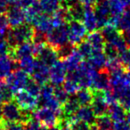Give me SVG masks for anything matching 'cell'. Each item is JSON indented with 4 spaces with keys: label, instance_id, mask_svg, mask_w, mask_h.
Wrapping results in <instances>:
<instances>
[{
    "label": "cell",
    "instance_id": "obj_38",
    "mask_svg": "<svg viewBox=\"0 0 130 130\" xmlns=\"http://www.w3.org/2000/svg\"><path fill=\"white\" fill-rule=\"evenodd\" d=\"M119 60L122 67L128 72H130V49H126L119 54Z\"/></svg>",
    "mask_w": 130,
    "mask_h": 130
},
{
    "label": "cell",
    "instance_id": "obj_6",
    "mask_svg": "<svg viewBox=\"0 0 130 130\" xmlns=\"http://www.w3.org/2000/svg\"><path fill=\"white\" fill-rule=\"evenodd\" d=\"M33 118L46 127L57 126L59 123V116L46 107H40L33 111Z\"/></svg>",
    "mask_w": 130,
    "mask_h": 130
},
{
    "label": "cell",
    "instance_id": "obj_15",
    "mask_svg": "<svg viewBox=\"0 0 130 130\" xmlns=\"http://www.w3.org/2000/svg\"><path fill=\"white\" fill-rule=\"evenodd\" d=\"M9 55L16 61L21 60L22 58L27 57V56H35L34 45L32 42L19 44L14 47L11 48Z\"/></svg>",
    "mask_w": 130,
    "mask_h": 130
},
{
    "label": "cell",
    "instance_id": "obj_37",
    "mask_svg": "<svg viewBox=\"0 0 130 130\" xmlns=\"http://www.w3.org/2000/svg\"><path fill=\"white\" fill-rule=\"evenodd\" d=\"M0 94H1V95H2V98H3V101H4V103L12 101V99L13 98V94H14L13 93V91L10 89V87H8L6 83H1Z\"/></svg>",
    "mask_w": 130,
    "mask_h": 130
},
{
    "label": "cell",
    "instance_id": "obj_30",
    "mask_svg": "<svg viewBox=\"0 0 130 130\" xmlns=\"http://www.w3.org/2000/svg\"><path fill=\"white\" fill-rule=\"evenodd\" d=\"M110 11L112 17H120L121 14L125 12V5L121 0H110Z\"/></svg>",
    "mask_w": 130,
    "mask_h": 130
},
{
    "label": "cell",
    "instance_id": "obj_12",
    "mask_svg": "<svg viewBox=\"0 0 130 130\" xmlns=\"http://www.w3.org/2000/svg\"><path fill=\"white\" fill-rule=\"evenodd\" d=\"M92 90V89H91ZM93 92V101L91 103V108L96 117L106 115L108 112L109 104L107 103L104 97V91L92 90Z\"/></svg>",
    "mask_w": 130,
    "mask_h": 130
},
{
    "label": "cell",
    "instance_id": "obj_7",
    "mask_svg": "<svg viewBox=\"0 0 130 130\" xmlns=\"http://www.w3.org/2000/svg\"><path fill=\"white\" fill-rule=\"evenodd\" d=\"M69 42L71 45L78 46L87 37V29L82 22L71 21L69 22Z\"/></svg>",
    "mask_w": 130,
    "mask_h": 130
},
{
    "label": "cell",
    "instance_id": "obj_14",
    "mask_svg": "<svg viewBox=\"0 0 130 130\" xmlns=\"http://www.w3.org/2000/svg\"><path fill=\"white\" fill-rule=\"evenodd\" d=\"M6 17L8 19L9 25L12 28H16L23 24L26 21L25 10L19 6H11L6 11Z\"/></svg>",
    "mask_w": 130,
    "mask_h": 130
},
{
    "label": "cell",
    "instance_id": "obj_40",
    "mask_svg": "<svg viewBox=\"0 0 130 130\" xmlns=\"http://www.w3.org/2000/svg\"><path fill=\"white\" fill-rule=\"evenodd\" d=\"M12 47L7 43L6 38V35L0 33V55H6L9 54Z\"/></svg>",
    "mask_w": 130,
    "mask_h": 130
},
{
    "label": "cell",
    "instance_id": "obj_39",
    "mask_svg": "<svg viewBox=\"0 0 130 130\" xmlns=\"http://www.w3.org/2000/svg\"><path fill=\"white\" fill-rule=\"evenodd\" d=\"M1 126H3L6 130H23L24 125L20 121H12V122H5L0 121Z\"/></svg>",
    "mask_w": 130,
    "mask_h": 130
},
{
    "label": "cell",
    "instance_id": "obj_23",
    "mask_svg": "<svg viewBox=\"0 0 130 130\" xmlns=\"http://www.w3.org/2000/svg\"><path fill=\"white\" fill-rule=\"evenodd\" d=\"M82 60H83V57H82L81 54L78 53V49L75 48L74 51H73L66 59L63 60L68 72H72V71H76V70L79 67L80 63L83 61Z\"/></svg>",
    "mask_w": 130,
    "mask_h": 130
},
{
    "label": "cell",
    "instance_id": "obj_21",
    "mask_svg": "<svg viewBox=\"0 0 130 130\" xmlns=\"http://www.w3.org/2000/svg\"><path fill=\"white\" fill-rule=\"evenodd\" d=\"M107 114L114 122H119V121L125 120L126 115V110L120 103L116 102V103L109 105Z\"/></svg>",
    "mask_w": 130,
    "mask_h": 130
},
{
    "label": "cell",
    "instance_id": "obj_26",
    "mask_svg": "<svg viewBox=\"0 0 130 130\" xmlns=\"http://www.w3.org/2000/svg\"><path fill=\"white\" fill-rule=\"evenodd\" d=\"M76 98L80 106H89L93 101V92L89 88H81L76 94Z\"/></svg>",
    "mask_w": 130,
    "mask_h": 130
},
{
    "label": "cell",
    "instance_id": "obj_10",
    "mask_svg": "<svg viewBox=\"0 0 130 130\" xmlns=\"http://www.w3.org/2000/svg\"><path fill=\"white\" fill-rule=\"evenodd\" d=\"M22 110L16 104L15 102L9 101L2 104V121L12 122V121H20L22 119Z\"/></svg>",
    "mask_w": 130,
    "mask_h": 130
},
{
    "label": "cell",
    "instance_id": "obj_17",
    "mask_svg": "<svg viewBox=\"0 0 130 130\" xmlns=\"http://www.w3.org/2000/svg\"><path fill=\"white\" fill-rule=\"evenodd\" d=\"M91 89L97 91H106L110 89V75H109V72L106 70L98 71L94 78Z\"/></svg>",
    "mask_w": 130,
    "mask_h": 130
},
{
    "label": "cell",
    "instance_id": "obj_51",
    "mask_svg": "<svg viewBox=\"0 0 130 130\" xmlns=\"http://www.w3.org/2000/svg\"><path fill=\"white\" fill-rule=\"evenodd\" d=\"M58 1H59V2H64V3H67L68 1H69V0H58Z\"/></svg>",
    "mask_w": 130,
    "mask_h": 130
},
{
    "label": "cell",
    "instance_id": "obj_44",
    "mask_svg": "<svg viewBox=\"0 0 130 130\" xmlns=\"http://www.w3.org/2000/svg\"><path fill=\"white\" fill-rule=\"evenodd\" d=\"M83 6H94L98 0H77Z\"/></svg>",
    "mask_w": 130,
    "mask_h": 130
},
{
    "label": "cell",
    "instance_id": "obj_1",
    "mask_svg": "<svg viewBox=\"0 0 130 130\" xmlns=\"http://www.w3.org/2000/svg\"><path fill=\"white\" fill-rule=\"evenodd\" d=\"M35 29L30 24L23 23L16 28H13L7 31L6 35V38L10 46L13 48L19 44L31 42L34 36Z\"/></svg>",
    "mask_w": 130,
    "mask_h": 130
},
{
    "label": "cell",
    "instance_id": "obj_52",
    "mask_svg": "<svg viewBox=\"0 0 130 130\" xmlns=\"http://www.w3.org/2000/svg\"><path fill=\"white\" fill-rule=\"evenodd\" d=\"M0 130H6V128H5L3 126H0Z\"/></svg>",
    "mask_w": 130,
    "mask_h": 130
},
{
    "label": "cell",
    "instance_id": "obj_31",
    "mask_svg": "<svg viewBox=\"0 0 130 130\" xmlns=\"http://www.w3.org/2000/svg\"><path fill=\"white\" fill-rule=\"evenodd\" d=\"M63 88L65 89V91L68 93L69 94L74 95L78 92L81 87L78 85V83L77 81H75L74 79L70 78H66L64 83H63Z\"/></svg>",
    "mask_w": 130,
    "mask_h": 130
},
{
    "label": "cell",
    "instance_id": "obj_36",
    "mask_svg": "<svg viewBox=\"0 0 130 130\" xmlns=\"http://www.w3.org/2000/svg\"><path fill=\"white\" fill-rule=\"evenodd\" d=\"M75 48H76V46H74V45H71V44H66V45L61 46L60 48L56 49L58 53V56H59V59L65 60L74 51Z\"/></svg>",
    "mask_w": 130,
    "mask_h": 130
},
{
    "label": "cell",
    "instance_id": "obj_55",
    "mask_svg": "<svg viewBox=\"0 0 130 130\" xmlns=\"http://www.w3.org/2000/svg\"><path fill=\"white\" fill-rule=\"evenodd\" d=\"M0 126H1V123H0Z\"/></svg>",
    "mask_w": 130,
    "mask_h": 130
},
{
    "label": "cell",
    "instance_id": "obj_43",
    "mask_svg": "<svg viewBox=\"0 0 130 130\" xmlns=\"http://www.w3.org/2000/svg\"><path fill=\"white\" fill-rule=\"evenodd\" d=\"M113 130H130V125L126 120L115 122L113 126Z\"/></svg>",
    "mask_w": 130,
    "mask_h": 130
},
{
    "label": "cell",
    "instance_id": "obj_4",
    "mask_svg": "<svg viewBox=\"0 0 130 130\" xmlns=\"http://www.w3.org/2000/svg\"><path fill=\"white\" fill-rule=\"evenodd\" d=\"M93 7L95 13L98 28L103 29V27L109 25L111 17L110 0H98Z\"/></svg>",
    "mask_w": 130,
    "mask_h": 130
},
{
    "label": "cell",
    "instance_id": "obj_11",
    "mask_svg": "<svg viewBox=\"0 0 130 130\" xmlns=\"http://www.w3.org/2000/svg\"><path fill=\"white\" fill-rule=\"evenodd\" d=\"M109 75L111 89L130 87V72L125 71L123 68L111 71L109 73Z\"/></svg>",
    "mask_w": 130,
    "mask_h": 130
},
{
    "label": "cell",
    "instance_id": "obj_41",
    "mask_svg": "<svg viewBox=\"0 0 130 130\" xmlns=\"http://www.w3.org/2000/svg\"><path fill=\"white\" fill-rule=\"evenodd\" d=\"M38 0H9V5L26 9Z\"/></svg>",
    "mask_w": 130,
    "mask_h": 130
},
{
    "label": "cell",
    "instance_id": "obj_2",
    "mask_svg": "<svg viewBox=\"0 0 130 130\" xmlns=\"http://www.w3.org/2000/svg\"><path fill=\"white\" fill-rule=\"evenodd\" d=\"M101 32L104 38L105 42L113 45L119 54L127 49V44L126 42L124 35L117 27L107 25L102 29Z\"/></svg>",
    "mask_w": 130,
    "mask_h": 130
},
{
    "label": "cell",
    "instance_id": "obj_5",
    "mask_svg": "<svg viewBox=\"0 0 130 130\" xmlns=\"http://www.w3.org/2000/svg\"><path fill=\"white\" fill-rule=\"evenodd\" d=\"M29 78H30L29 77L28 73L21 69H17L6 78V84L10 87L13 94H16L17 92L25 88Z\"/></svg>",
    "mask_w": 130,
    "mask_h": 130
},
{
    "label": "cell",
    "instance_id": "obj_47",
    "mask_svg": "<svg viewBox=\"0 0 130 130\" xmlns=\"http://www.w3.org/2000/svg\"><path fill=\"white\" fill-rule=\"evenodd\" d=\"M125 120L126 121V122L128 123V124L130 125V110L128 112H126V119H125Z\"/></svg>",
    "mask_w": 130,
    "mask_h": 130
},
{
    "label": "cell",
    "instance_id": "obj_25",
    "mask_svg": "<svg viewBox=\"0 0 130 130\" xmlns=\"http://www.w3.org/2000/svg\"><path fill=\"white\" fill-rule=\"evenodd\" d=\"M41 11L47 15H53L60 8L58 0H38Z\"/></svg>",
    "mask_w": 130,
    "mask_h": 130
},
{
    "label": "cell",
    "instance_id": "obj_56",
    "mask_svg": "<svg viewBox=\"0 0 130 130\" xmlns=\"http://www.w3.org/2000/svg\"></svg>",
    "mask_w": 130,
    "mask_h": 130
},
{
    "label": "cell",
    "instance_id": "obj_45",
    "mask_svg": "<svg viewBox=\"0 0 130 130\" xmlns=\"http://www.w3.org/2000/svg\"><path fill=\"white\" fill-rule=\"evenodd\" d=\"M124 37H125V39H126V44H127V45L130 46V31L126 32V34L124 35Z\"/></svg>",
    "mask_w": 130,
    "mask_h": 130
},
{
    "label": "cell",
    "instance_id": "obj_54",
    "mask_svg": "<svg viewBox=\"0 0 130 130\" xmlns=\"http://www.w3.org/2000/svg\"><path fill=\"white\" fill-rule=\"evenodd\" d=\"M0 87H1V82H0Z\"/></svg>",
    "mask_w": 130,
    "mask_h": 130
},
{
    "label": "cell",
    "instance_id": "obj_22",
    "mask_svg": "<svg viewBox=\"0 0 130 130\" xmlns=\"http://www.w3.org/2000/svg\"><path fill=\"white\" fill-rule=\"evenodd\" d=\"M87 41L92 45L94 51H103L106 44L103 34L100 31H92L87 35Z\"/></svg>",
    "mask_w": 130,
    "mask_h": 130
},
{
    "label": "cell",
    "instance_id": "obj_53",
    "mask_svg": "<svg viewBox=\"0 0 130 130\" xmlns=\"http://www.w3.org/2000/svg\"><path fill=\"white\" fill-rule=\"evenodd\" d=\"M23 130H29V129H28V128L27 127H26V128H24V129Z\"/></svg>",
    "mask_w": 130,
    "mask_h": 130
},
{
    "label": "cell",
    "instance_id": "obj_35",
    "mask_svg": "<svg viewBox=\"0 0 130 130\" xmlns=\"http://www.w3.org/2000/svg\"><path fill=\"white\" fill-rule=\"evenodd\" d=\"M54 95L55 97V99L61 103V105L63 103H66L68 99H69V94H68L65 89L63 87H61V86H58V87H54Z\"/></svg>",
    "mask_w": 130,
    "mask_h": 130
},
{
    "label": "cell",
    "instance_id": "obj_24",
    "mask_svg": "<svg viewBox=\"0 0 130 130\" xmlns=\"http://www.w3.org/2000/svg\"><path fill=\"white\" fill-rule=\"evenodd\" d=\"M75 117L78 120L88 123L90 125L94 124L96 119V116L94 115L90 106H80L75 113Z\"/></svg>",
    "mask_w": 130,
    "mask_h": 130
},
{
    "label": "cell",
    "instance_id": "obj_16",
    "mask_svg": "<svg viewBox=\"0 0 130 130\" xmlns=\"http://www.w3.org/2000/svg\"><path fill=\"white\" fill-rule=\"evenodd\" d=\"M17 68H19L17 61L9 54L0 55V80L6 79Z\"/></svg>",
    "mask_w": 130,
    "mask_h": 130
},
{
    "label": "cell",
    "instance_id": "obj_3",
    "mask_svg": "<svg viewBox=\"0 0 130 130\" xmlns=\"http://www.w3.org/2000/svg\"><path fill=\"white\" fill-rule=\"evenodd\" d=\"M69 41V26L67 23L61 24L59 27L54 28L46 35V43L55 49L68 44Z\"/></svg>",
    "mask_w": 130,
    "mask_h": 130
},
{
    "label": "cell",
    "instance_id": "obj_33",
    "mask_svg": "<svg viewBox=\"0 0 130 130\" xmlns=\"http://www.w3.org/2000/svg\"><path fill=\"white\" fill-rule=\"evenodd\" d=\"M78 53L81 54V56L86 59H88L91 55H92L94 49H93L92 45L88 43L87 41H83L78 45L77 47Z\"/></svg>",
    "mask_w": 130,
    "mask_h": 130
},
{
    "label": "cell",
    "instance_id": "obj_48",
    "mask_svg": "<svg viewBox=\"0 0 130 130\" xmlns=\"http://www.w3.org/2000/svg\"><path fill=\"white\" fill-rule=\"evenodd\" d=\"M122 1V3L125 5V6H130V0H121Z\"/></svg>",
    "mask_w": 130,
    "mask_h": 130
},
{
    "label": "cell",
    "instance_id": "obj_29",
    "mask_svg": "<svg viewBox=\"0 0 130 130\" xmlns=\"http://www.w3.org/2000/svg\"><path fill=\"white\" fill-rule=\"evenodd\" d=\"M118 29L125 33L130 31V9L126 10L119 17Z\"/></svg>",
    "mask_w": 130,
    "mask_h": 130
},
{
    "label": "cell",
    "instance_id": "obj_8",
    "mask_svg": "<svg viewBox=\"0 0 130 130\" xmlns=\"http://www.w3.org/2000/svg\"><path fill=\"white\" fill-rule=\"evenodd\" d=\"M14 102L22 110L34 111L38 106V100L37 97L31 95L27 91H19L13 96Z\"/></svg>",
    "mask_w": 130,
    "mask_h": 130
},
{
    "label": "cell",
    "instance_id": "obj_49",
    "mask_svg": "<svg viewBox=\"0 0 130 130\" xmlns=\"http://www.w3.org/2000/svg\"><path fill=\"white\" fill-rule=\"evenodd\" d=\"M47 130H60L58 126H52V127H49Z\"/></svg>",
    "mask_w": 130,
    "mask_h": 130
},
{
    "label": "cell",
    "instance_id": "obj_28",
    "mask_svg": "<svg viewBox=\"0 0 130 130\" xmlns=\"http://www.w3.org/2000/svg\"><path fill=\"white\" fill-rule=\"evenodd\" d=\"M35 58L33 56H27V57L22 58L21 60L17 61L18 67L28 74H31L35 66Z\"/></svg>",
    "mask_w": 130,
    "mask_h": 130
},
{
    "label": "cell",
    "instance_id": "obj_34",
    "mask_svg": "<svg viewBox=\"0 0 130 130\" xmlns=\"http://www.w3.org/2000/svg\"><path fill=\"white\" fill-rule=\"evenodd\" d=\"M70 121V126L72 130H90V124L88 123L83 122V121L78 120L75 117V115H73L72 117H71V119H69Z\"/></svg>",
    "mask_w": 130,
    "mask_h": 130
},
{
    "label": "cell",
    "instance_id": "obj_9",
    "mask_svg": "<svg viewBox=\"0 0 130 130\" xmlns=\"http://www.w3.org/2000/svg\"><path fill=\"white\" fill-rule=\"evenodd\" d=\"M67 78V69L63 61H57L50 67L49 81L54 87H58L64 83Z\"/></svg>",
    "mask_w": 130,
    "mask_h": 130
},
{
    "label": "cell",
    "instance_id": "obj_50",
    "mask_svg": "<svg viewBox=\"0 0 130 130\" xmlns=\"http://www.w3.org/2000/svg\"><path fill=\"white\" fill-rule=\"evenodd\" d=\"M2 119V104H0V121Z\"/></svg>",
    "mask_w": 130,
    "mask_h": 130
},
{
    "label": "cell",
    "instance_id": "obj_27",
    "mask_svg": "<svg viewBox=\"0 0 130 130\" xmlns=\"http://www.w3.org/2000/svg\"><path fill=\"white\" fill-rule=\"evenodd\" d=\"M94 124L98 130H113V120L108 115H103L96 117Z\"/></svg>",
    "mask_w": 130,
    "mask_h": 130
},
{
    "label": "cell",
    "instance_id": "obj_42",
    "mask_svg": "<svg viewBox=\"0 0 130 130\" xmlns=\"http://www.w3.org/2000/svg\"><path fill=\"white\" fill-rule=\"evenodd\" d=\"M9 26L10 25L6 15L5 13L0 14V33L3 35H6Z\"/></svg>",
    "mask_w": 130,
    "mask_h": 130
},
{
    "label": "cell",
    "instance_id": "obj_46",
    "mask_svg": "<svg viewBox=\"0 0 130 130\" xmlns=\"http://www.w3.org/2000/svg\"><path fill=\"white\" fill-rule=\"evenodd\" d=\"M60 130H72L70 126V125H67V126H60L59 127Z\"/></svg>",
    "mask_w": 130,
    "mask_h": 130
},
{
    "label": "cell",
    "instance_id": "obj_18",
    "mask_svg": "<svg viewBox=\"0 0 130 130\" xmlns=\"http://www.w3.org/2000/svg\"><path fill=\"white\" fill-rule=\"evenodd\" d=\"M82 22L87 28V31L92 32L96 30L98 26L93 6H84V16L82 19Z\"/></svg>",
    "mask_w": 130,
    "mask_h": 130
},
{
    "label": "cell",
    "instance_id": "obj_32",
    "mask_svg": "<svg viewBox=\"0 0 130 130\" xmlns=\"http://www.w3.org/2000/svg\"><path fill=\"white\" fill-rule=\"evenodd\" d=\"M25 91H27L29 94H30L31 95L35 96V97H39L40 92H41V86L38 83H37L35 80H33L32 78H29V80L28 81L27 85L25 87Z\"/></svg>",
    "mask_w": 130,
    "mask_h": 130
},
{
    "label": "cell",
    "instance_id": "obj_20",
    "mask_svg": "<svg viewBox=\"0 0 130 130\" xmlns=\"http://www.w3.org/2000/svg\"><path fill=\"white\" fill-rule=\"evenodd\" d=\"M79 107L80 105L78 103V100H77L76 96H70L69 99L66 101V103L62 104V107H61L62 114H61V118H65L69 120L71 117L75 115V113L77 112Z\"/></svg>",
    "mask_w": 130,
    "mask_h": 130
},
{
    "label": "cell",
    "instance_id": "obj_19",
    "mask_svg": "<svg viewBox=\"0 0 130 130\" xmlns=\"http://www.w3.org/2000/svg\"><path fill=\"white\" fill-rule=\"evenodd\" d=\"M88 62L90 65L96 71H103V70L106 69L107 65V59L106 55H105L103 51H94L93 52L92 55L88 58Z\"/></svg>",
    "mask_w": 130,
    "mask_h": 130
},
{
    "label": "cell",
    "instance_id": "obj_13",
    "mask_svg": "<svg viewBox=\"0 0 130 130\" xmlns=\"http://www.w3.org/2000/svg\"><path fill=\"white\" fill-rule=\"evenodd\" d=\"M50 67L45 65L44 62L39 61L38 59L35 61V66L33 71L31 73V78L38 83L40 86H43L49 81V72Z\"/></svg>",
    "mask_w": 130,
    "mask_h": 130
}]
</instances>
